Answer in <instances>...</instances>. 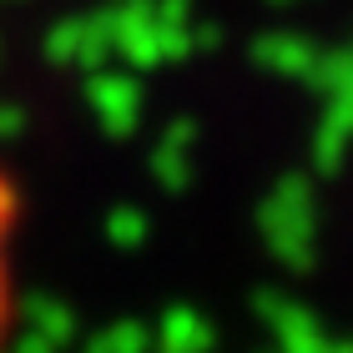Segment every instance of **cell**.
I'll return each instance as SVG.
<instances>
[{
  "instance_id": "cell-1",
  "label": "cell",
  "mask_w": 353,
  "mask_h": 353,
  "mask_svg": "<svg viewBox=\"0 0 353 353\" xmlns=\"http://www.w3.org/2000/svg\"><path fill=\"white\" fill-rule=\"evenodd\" d=\"M10 243H15V182L0 167V339L10 333L15 318V268H10Z\"/></svg>"
}]
</instances>
